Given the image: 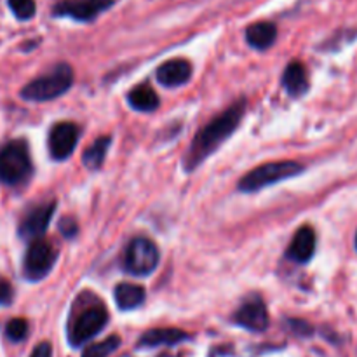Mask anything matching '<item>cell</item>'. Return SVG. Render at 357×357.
<instances>
[{
	"label": "cell",
	"instance_id": "603a6c76",
	"mask_svg": "<svg viewBox=\"0 0 357 357\" xmlns=\"http://www.w3.org/2000/svg\"><path fill=\"white\" fill-rule=\"evenodd\" d=\"M14 298L13 286L6 281V279H0V305H9Z\"/></svg>",
	"mask_w": 357,
	"mask_h": 357
},
{
	"label": "cell",
	"instance_id": "7a4b0ae2",
	"mask_svg": "<svg viewBox=\"0 0 357 357\" xmlns=\"http://www.w3.org/2000/svg\"><path fill=\"white\" fill-rule=\"evenodd\" d=\"M33 173L30 149L24 139H13L0 149V181L10 187L24 183Z\"/></svg>",
	"mask_w": 357,
	"mask_h": 357
},
{
	"label": "cell",
	"instance_id": "484cf974",
	"mask_svg": "<svg viewBox=\"0 0 357 357\" xmlns=\"http://www.w3.org/2000/svg\"><path fill=\"white\" fill-rule=\"evenodd\" d=\"M356 250H357V234H356Z\"/></svg>",
	"mask_w": 357,
	"mask_h": 357
},
{
	"label": "cell",
	"instance_id": "9a60e30c",
	"mask_svg": "<svg viewBox=\"0 0 357 357\" xmlns=\"http://www.w3.org/2000/svg\"><path fill=\"white\" fill-rule=\"evenodd\" d=\"M188 335L183 330L178 328H155V330H149L142 338H139V345L142 347H157V345H174L180 342L188 340Z\"/></svg>",
	"mask_w": 357,
	"mask_h": 357
},
{
	"label": "cell",
	"instance_id": "2e32d148",
	"mask_svg": "<svg viewBox=\"0 0 357 357\" xmlns=\"http://www.w3.org/2000/svg\"><path fill=\"white\" fill-rule=\"evenodd\" d=\"M278 38V28L275 24L268 23V21H260V23H253L248 26L246 30V40L253 49H268Z\"/></svg>",
	"mask_w": 357,
	"mask_h": 357
},
{
	"label": "cell",
	"instance_id": "277c9868",
	"mask_svg": "<svg viewBox=\"0 0 357 357\" xmlns=\"http://www.w3.org/2000/svg\"><path fill=\"white\" fill-rule=\"evenodd\" d=\"M305 171V166L295 160H278V162L261 164V166L255 167L248 174H244L239 181V190L246 192V194H253V192L267 188L271 185L281 183V181L295 178Z\"/></svg>",
	"mask_w": 357,
	"mask_h": 357
},
{
	"label": "cell",
	"instance_id": "3957f363",
	"mask_svg": "<svg viewBox=\"0 0 357 357\" xmlns=\"http://www.w3.org/2000/svg\"><path fill=\"white\" fill-rule=\"evenodd\" d=\"M73 72L70 65L59 63L44 75L37 77L21 89V98L28 101L56 100L72 87Z\"/></svg>",
	"mask_w": 357,
	"mask_h": 357
},
{
	"label": "cell",
	"instance_id": "ac0fdd59",
	"mask_svg": "<svg viewBox=\"0 0 357 357\" xmlns=\"http://www.w3.org/2000/svg\"><path fill=\"white\" fill-rule=\"evenodd\" d=\"M128 101L135 110L139 112H153L160 103L157 93L149 86V84H143V86L132 89L131 93H129Z\"/></svg>",
	"mask_w": 357,
	"mask_h": 357
},
{
	"label": "cell",
	"instance_id": "d4e9b609",
	"mask_svg": "<svg viewBox=\"0 0 357 357\" xmlns=\"http://www.w3.org/2000/svg\"><path fill=\"white\" fill-rule=\"evenodd\" d=\"M30 357H52V347L49 342H42L33 349Z\"/></svg>",
	"mask_w": 357,
	"mask_h": 357
},
{
	"label": "cell",
	"instance_id": "6da1fadb",
	"mask_svg": "<svg viewBox=\"0 0 357 357\" xmlns=\"http://www.w3.org/2000/svg\"><path fill=\"white\" fill-rule=\"evenodd\" d=\"M244 112H246V101L239 100L234 105H230L222 115L208 122L195 135L194 142L190 143L187 153H185V169L194 171L195 167L201 166L202 160H206L213 152H216V149L239 128L241 121L244 117Z\"/></svg>",
	"mask_w": 357,
	"mask_h": 357
},
{
	"label": "cell",
	"instance_id": "8fae6325",
	"mask_svg": "<svg viewBox=\"0 0 357 357\" xmlns=\"http://www.w3.org/2000/svg\"><path fill=\"white\" fill-rule=\"evenodd\" d=\"M112 3L114 0H66L56 6L54 14L73 17L77 21H91L100 16Z\"/></svg>",
	"mask_w": 357,
	"mask_h": 357
},
{
	"label": "cell",
	"instance_id": "cb8c5ba5",
	"mask_svg": "<svg viewBox=\"0 0 357 357\" xmlns=\"http://www.w3.org/2000/svg\"><path fill=\"white\" fill-rule=\"evenodd\" d=\"M77 230H79V227H77V223L73 222L72 218H63L61 222H59V232L65 237H73L77 234Z\"/></svg>",
	"mask_w": 357,
	"mask_h": 357
},
{
	"label": "cell",
	"instance_id": "7402d4cb",
	"mask_svg": "<svg viewBox=\"0 0 357 357\" xmlns=\"http://www.w3.org/2000/svg\"><path fill=\"white\" fill-rule=\"evenodd\" d=\"M9 7L17 20H30L35 16L33 0H9Z\"/></svg>",
	"mask_w": 357,
	"mask_h": 357
},
{
	"label": "cell",
	"instance_id": "e0dca14e",
	"mask_svg": "<svg viewBox=\"0 0 357 357\" xmlns=\"http://www.w3.org/2000/svg\"><path fill=\"white\" fill-rule=\"evenodd\" d=\"M115 303L121 310H132L145 302V289L138 284L122 282L114 291Z\"/></svg>",
	"mask_w": 357,
	"mask_h": 357
},
{
	"label": "cell",
	"instance_id": "8992f818",
	"mask_svg": "<svg viewBox=\"0 0 357 357\" xmlns=\"http://www.w3.org/2000/svg\"><path fill=\"white\" fill-rule=\"evenodd\" d=\"M58 250L44 239H37L28 246L23 261V274L28 281H40L54 267Z\"/></svg>",
	"mask_w": 357,
	"mask_h": 357
},
{
	"label": "cell",
	"instance_id": "44dd1931",
	"mask_svg": "<svg viewBox=\"0 0 357 357\" xmlns=\"http://www.w3.org/2000/svg\"><path fill=\"white\" fill-rule=\"evenodd\" d=\"M6 337L9 338L10 342H23L24 338L28 337L26 319H21V317L10 319L6 326Z\"/></svg>",
	"mask_w": 357,
	"mask_h": 357
},
{
	"label": "cell",
	"instance_id": "4fadbf2b",
	"mask_svg": "<svg viewBox=\"0 0 357 357\" xmlns=\"http://www.w3.org/2000/svg\"><path fill=\"white\" fill-rule=\"evenodd\" d=\"M192 77V65L187 59H169L157 68V80L166 87H178L188 82Z\"/></svg>",
	"mask_w": 357,
	"mask_h": 357
},
{
	"label": "cell",
	"instance_id": "ffe728a7",
	"mask_svg": "<svg viewBox=\"0 0 357 357\" xmlns=\"http://www.w3.org/2000/svg\"><path fill=\"white\" fill-rule=\"evenodd\" d=\"M119 345H121V338L114 335V337L105 338V340L98 342V344L89 345V347L84 351L82 357H108L117 351Z\"/></svg>",
	"mask_w": 357,
	"mask_h": 357
},
{
	"label": "cell",
	"instance_id": "5bb4252c",
	"mask_svg": "<svg viewBox=\"0 0 357 357\" xmlns=\"http://www.w3.org/2000/svg\"><path fill=\"white\" fill-rule=\"evenodd\" d=\"M282 86L288 91L289 96H303L309 91V75H307L305 66L300 61L289 63L282 73Z\"/></svg>",
	"mask_w": 357,
	"mask_h": 357
},
{
	"label": "cell",
	"instance_id": "52a82bcc",
	"mask_svg": "<svg viewBox=\"0 0 357 357\" xmlns=\"http://www.w3.org/2000/svg\"><path fill=\"white\" fill-rule=\"evenodd\" d=\"M108 323V312L101 303L87 307L86 310L75 317V321L70 326V344L73 347L86 344L87 340L96 337Z\"/></svg>",
	"mask_w": 357,
	"mask_h": 357
},
{
	"label": "cell",
	"instance_id": "ba28073f",
	"mask_svg": "<svg viewBox=\"0 0 357 357\" xmlns=\"http://www.w3.org/2000/svg\"><path fill=\"white\" fill-rule=\"evenodd\" d=\"M234 323L244 330L255 331V333H261V331L267 330L268 312L264 300L258 295L250 296L234 314Z\"/></svg>",
	"mask_w": 357,
	"mask_h": 357
},
{
	"label": "cell",
	"instance_id": "7c38bea8",
	"mask_svg": "<svg viewBox=\"0 0 357 357\" xmlns=\"http://www.w3.org/2000/svg\"><path fill=\"white\" fill-rule=\"evenodd\" d=\"M314 253H316V232L312 227L305 225L295 234L286 255L289 260L296 261V264H307L314 257Z\"/></svg>",
	"mask_w": 357,
	"mask_h": 357
},
{
	"label": "cell",
	"instance_id": "5b68a950",
	"mask_svg": "<svg viewBox=\"0 0 357 357\" xmlns=\"http://www.w3.org/2000/svg\"><path fill=\"white\" fill-rule=\"evenodd\" d=\"M160 260L159 248L146 237H136L129 243L124 257V268L132 275H149Z\"/></svg>",
	"mask_w": 357,
	"mask_h": 357
},
{
	"label": "cell",
	"instance_id": "30bf717a",
	"mask_svg": "<svg viewBox=\"0 0 357 357\" xmlns=\"http://www.w3.org/2000/svg\"><path fill=\"white\" fill-rule=\"evenodd\" d=\"M56 211V202L51 201L47 204H40L37 206L35 209H31L20 223V237L21 239H26V241H37L42 239V236L45 234L47 230L49 223H51L52 215Z\"/></svg>",
	"mask_w": 357,
	"mask_h": 357
},
{
	"label": "cell",
	"instance_id": "d6986e66",
	"mask_svg": "<svg viewBox=\"0 0 357 357\" xmlns=\"http://www.w3.org/2000/svg\"><path fill=\"white\" fill-rule=\"evenodd\" d=\"M110 143H112L110 136H101V138H98L96 142L91 143L82 155L84 166H86L87 169H100L105 157H107L108 149H110Z\"/></svg>",
	"mask_w": 357,
	"mask_h": 357
},
{
	"label": "cell",
	"instance_id": "9c48e42d",
	"mask_svg": "<svg viewBox=\"0 0 357 357\" xmlns=\"http://www.w3.org/2000/svg\"><path fill=\"white\" fill-rule=\"evenodd\" d=\"M79 142V128L73 122H59L49 132V152L56 160H65L75 150Z\"/></svg>",
	"mask_w": 357,
	"mask_h": 357
},
{
	"label": "cell",
	"instance_id": "4316f807",
	"mask_svg": "<svg viewBox=\"0 0 357 357\" xmlns=\"http://www.w3.org/2000/svg\"><path fill=\"white\" fill-rule=\"evenodd\" d=\"M162 357H173V356H167V354H166V356H162Z\"/></svg>",
	"mask_w": 357,
	"mask_h": 357
}]
</instances>
